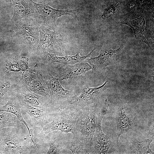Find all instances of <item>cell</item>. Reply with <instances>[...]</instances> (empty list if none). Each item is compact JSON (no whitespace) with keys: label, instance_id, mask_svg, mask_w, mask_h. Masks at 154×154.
Wrapping results in <instances>:
<instances>
[{"label":"cell","instance_id":"44dd1931","mask_svg":"<svg viewBox=\"0 0 154 154\" xmlns=\"http://www.w3.org/2000/svg\"><path fill=\"white\" fill-rule=\"evenodd\" d=\"M119 6L118 3H116L105 9L100 16L101 17L104 19L109 17L114 14L119 8Z\"/></svg>","mask_w":154,"mask_h":154},{"label":"cell","instance_id":"ffe728a7","mask_svg":"<svg viewBox=\"0 0 154 154\" xmlns=\"http://www.w3.org/2000/svg\"><path fill=\"white\" fill-rule=\"evenodd\" d=\"M64 147H66L65 143L62 142L61 140L54 138L49 141V148L46 153L62 154L63 148Z\"/></svg>","mask_w":154,"mask_h":154},{"label":"cell","instance_id":"5bb4252c","mask_svg":"<svg viewBox=\"0 0 154 154\" xmlns=\"http://www.w3.org/2000/svg\"><path fill=\"white\" fill-rule=\"evenodd\" d=\"M116 121L117 142L122 134L131 129L133 127L131 119L123 106L118 108L117 111Z\"/></svg>","mask_w":154,"mask_h":154},{"label":"cell","instance_id":"9a60e30c","mask_svg":"<svg viewBox=\"0 0 154 154\" xmlns=\"http://www.w3.org/2000/svg\"><path fill=\"white\" fill-rule=\"evenodd\" d=\"M95 49L96 48H94L88 54L83 56H80L79 53L73 56H59L55 54L50 53L48 52L44 53V56L47 60L51 63L56 62L65 64H76L81 62L90 57Z\"/></svg>","mask_w":154,"mask_h":154},{"label":"cell","instance_id":"3957f363","mask_svg":"<svg viewBox=\"0 0 154 154\" xmlns=\"http://www.w3.org/2000/svg\"><path fill=\"white\" fill-rule=\"evenodd\" d=\"M33 3L38 13V23L40 25L49 27L55 31L57 28L56 22L58 18L64 15H69L76 19L80 11L79 9H58L45 3L38 4L33 1Z\"/></svg>","mask_w":154,"mask_h":154},{"label":"cell","instance_id":"ac0fdd59","mask_svg":"<svg viewBox=\"0 0 154 154\" xmlns=\"http://www.w3.org/2000/svg\"><path fill=\"white\" fill-rule=\"evenodd\" d=\"M20 108V105L15 100H12L9 101L4 106L1 107L0 112H7L15 115L21 122H23L25 125L29 133V127L22 116Z\"/></svg>","mask_w":154,"mask_h":154},{"label":"cell","instance_id":"2e32d148","mask_svg":"<svg viewBox=\"0 0 154 154\" xmlns=\"http://www.w3.org/2000/svg\"><path fill=\"white\" fill-rule=\"evenodd\" d=\"M121 23L131 27L133 30L135 37L137 38H139L149 46L145 35L146 21L144 16H141L134 20L123 21Z\"/></svg>","mask_w":154,"mask_h":154},{"label":"cell","instance_id":"8fae6325","mask_svg":"<svg viewBox=\"0 0 154 154\" xmlns=\"http://www.w3.org/2000/svg\"><path fill=\"white\" fill-rule=\"evenodd\" d=\"M13 7V15L11 20L13 23L21 19H34L38 17L37 12L32 0H11Z\"/></svg>","mask_w":154,"mask_h":154},{"label":"cell","instance_id":"7a4b0ae2","mask_svg":"<svg viewBox=\"0 0 154 154\" xmlns=\"http://www.w3.org/2000/svg\"><path fill=\"white\" fill-rule=\"evenodd\" d=\"M99 107L92 104L83 109L75 124L76 131L82 141L92 147V140L96 125Z\"/></svg>","mask_w":154,"mask_h":154},{"label":"cell","instance_id":"6da1fadb","mask_svg":"<svg viewBox=\"0 0 154 154\" xmlns=\"http://www.w3.org/2000/svg\"><path fill=\"white\" fill-rule=\"evenodd\" d=\"M82 111V110L70 104L56 110L52 116V121L48 122L42 127L39 135L43 137L51 132L58 130L62 133H71L73 138H79L75 124Z\"/></svg>","mask_w":154,"mask_h":154},{"label":"cell","instance_id":"277c9868","mask_svg":"<svg viewBox=\"0 0 154 154\" xmlns=\"http://www.w3.org/2000/svg\"><path fill=\"white\" fill-rule=\"evenodd\" d=\"M48 87L52 104L54 108L58 110L70 105L76 97L72 90L65 89L59 81V79L51 76L48 82Z\"/></svg>","mask_w":154,"mask_h":154},{"label":"cell","instance_id":"7402d4cb","mask_svg":"<svg viewBox=\"0 0 154 154\" xmlns=\"http://www.w3.org/2000/svg\"><path fill=\"white\" fill-rule=\"evenodd\" d=\"M9 88V85L7 83H5L0 87V97H3L8 92Z\"/></svg>","mask_w":154,"mask_h":154},{"label":"cell","instance_id":"603a6c76","mask_svg":"<svg viewBox=\"0 0 154 154\" xmlns=\"http://www.w3.org/2000/svg\"><path fill=\"white\" fill-rule=\"evenodd\" d=\"M1 31V23L0 22V33Z\"/></svg>","mask_w":154,"mask_h":154},{"label":"cell","instance_id":"30bf717a","mask_svg":"<svg viewBox=\"0 0 154 154\" xmlns=\"http://www.w3.org/2000/svg\"><path fill=\"white\" fill-rule=\"evenodd\" d=\"M103 116L99 115L96 129L92 140V147L94 154H108L111 144L110 134H105L102 128Z\"/></svg>","mask_w":154,"mask_h":154},{"label":"cell","instance_id":"4fadbf2b","mask_svg":"<svg viewBox=\"0 0 154 154\" xmlns=\"http://www.w3.org/2000/svg\"><path fill=\"white\" fill-rule=\"evenodd\" d=\"M93 69L88 63L80 62L73 65H69L62 70L60 76L62 80L71 79L82 75Z\"/></svg>","mask_w":154,"mask_h":154},{"label":"cell","instance_id":"9c48e42d","mask_svg":"<svg viewBox=\"0 0 154 154\" xmlns=\"http://www.w3.org/2000/svg\"><path fill=\"white\" fill-rule=\"evenodd\" d=\"M121 50V46L115 50L104 48L101 50L99 55L86 60L93 69H102L116 62L120 57Z\"/></svg>","mask_w":154,"mask_h":154},{"label":"cell","instance_id":"7c38bea8","mask_svg":"<svg viewBox=\"0 0 154 154\" xmlns=\"http://www.w3.org/2000/svg\"><path fill=\"white\" fill-rule=\"evenodd\" d=\"M22 108L31 117L33 125L41 129L48 122L49 118L56 111L52 108L35 106L28 104L23 106Z\"/></svg>","mask_w":154,"mask_h":154},{"label":"cell","instance_id":"d6986e66","mask_svg":"<svg viewBox=\"0 0 154 154\" xmlns=\"http://www.w3.org/2000/svg\"><path fill=\"white\" fill-rule=\"evenodd\" d=\"M152 141L150 139H145L141 141L137 139L133 141V144L137 154H153L154 152L150 148L149 146Z\"/></svg>","mask_w":154,"mask_h":154},{"label":"cell","instance_id":"8992f818","mask_svg":"<svg viewBox=\"0 0 154 154\" xmlns=\"http://www.w3.org/2000/svg\"><path fill=\"white\" fill-rule=\"evenodd\" d=\"M40 41L38 49L44 53L52 50L63 52L64 50L63 41L60 34L52 31L46 27L40 25L39 27Z\"/></svg>","mask_w":154,"mask_h":154},{"label":"cell","instance_id":"5b68a950","mask_svg":"<svg viewBox=\"0 0 154 154\" xmlns=\"http://www.w3.org/2000/svg\"><path fill=\"white\" fill-rule=\"evenodd\" d=\"M14 32L18 37L25 40L33 46L39 41L40 34L39 24L33 19L23 18L12 23Z\"/></svg>","mask_w":154,"mask_h":154},{"label":"cell","instance_id":"ba28073f","mask_svg":"<svg viewBox=\"0 0 154 154\" xmlns=\"http://www.w3.org/2000/svg\"><path fill=\"white\" fill-rule=\"evenodd\" d=\"M14 131H11L2 140V146L5 153L26 154L30 153L29 146L27 145L25 138L21 137Z\"/></svg>","mask_w":154,"mask_h":154},{"label":"cell","instance_id":"52a82bcc","mask_svg":"<svg viewBox=\"0 0 154 154\" xmlns=\"http://www.w3.org/2000/svg\"><path fill=\"white\" fill-rule=\"evenodd\" d=\"M109 87L107 81L98 87H85L80 95L75 98L70 105L82 110L89 105L96 104V102L100 98L104 91Z\"/></svg>","mask_w":154,"mask_h":154},{"label":"cell","instance_id":"e0dca14e","mask_svg":"<svg viewBox=\"0 0 154 154\" xmlns=\"http://www.w3.org/2000/svg\"><path fill=\"white\" fill-rule=\"evenodd\" d=\"M65 147L73 154H94L92 146L82 141L78 138H72L65 142Z\"/></svg>","mask_w":154,"mask_h":154}]
</instances>
